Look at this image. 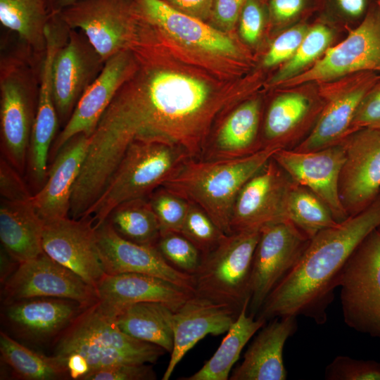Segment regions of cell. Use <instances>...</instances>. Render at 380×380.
<instances>
[{"instance_id": "obj_1", "label": "cell", "mask_w": 380, "mask_h": 380, "mask_svg": "<svg viewBox=\"0 0 380 380\" xmlns=\"http://www.w3.org/2000/svg\"><path fill=\"white\" fill-rule=\"evenodd\" d=\"M163 42L137 57L91 135L84 171L101 182L112 175L137 139H164L201 159L215 123L248 94L219 80L207 68Z\"/></svg>"}, {"instance_id": "obj_2", "label": "cell", "mask_w": 380, "mask_h": 380, "mask_svg": "<svg viewBox=\"0 0 380 380\" xmlns=\"http://www.w3.org/2000/svg\"><path fill=\"white\" fill-rule=\"evenodd\" d=\"M379 224L380 191L363 210L311 239L296 265L269 294L258 317L267 321L304 316L317 324L326 323L346 262Z\"/></svg>"}, {"instance_id": "obj_3", "label": "cell", "mask_w": 380, "mask_h": 380, "mask_svg": "<svg viewBox=\"0 0 380 380\" xmlns=\"http://www.w3.org/2000/svg\"><path fill=\"white\" fill-rule=\"evenodd\" d=\"M277 150L265 148L251 156L229 160L190 158L162 186L201 207L229 235L239 191Z\"/></svg>"}, {"instance_id": "obj_4", "label": "cell", "mask_w": 380, "mask_h": 380, "mask_svg": "<svg viewBox=\"0 0 380 380\" xmlns=\"http://www.w3.org/2000/svg\"><path fill=\"white\" fill-rule=\"evenodd\" d=\"M190 158L182 147L167 139L134 140L84 217L98 227L120 203L146 198L162 186Z\"/></svg>"}, {"instance_id": "obj_5", "label": "cell", "mask_w": 380, "mask_h": 380, "mask_svg": "<svg viewBox=\"0 0 380 380\" xmlns=\"http://www.w3.org/2000/svg\"><path fill=\"white\" fill-rule=\"evenodd\" d=\"M58 13L70 29L86 36L104 61L125 51L144 55L161 40L134 0H77Z\"/></svg>"}, {"instance_id": "obj_6", "label": "cell", "mask_w": 380, "mask_h": 380, "mask_svg": "<svg viewBox=\"0 0 380 380\" xmlns=\"http://www.w3.org/2000/svg\"><path fill=\"white\" fill-rule=\"evenodd\" d=\"M54 343L53 355L77 353L89 363V373L122 364L154 363L165 351L125 334L96 303L83 309Z\"/></svg>"}, {"instance_id": "obj_7", "label": "cell", "mask_w": 380, "mask_h": 380, "mask_svg": "<svg viewBox=\"0 0 380 380\" xmlns=\"http://www.w3.org/2000/svg\"><path fill=\"white\" fill-rule=\"evenodd\" d=\"M134 1L165 43L210 70L227 72L246 59L229 32L182 13L162 0Z\"/></svg>"}, {"instance_id": "obj_8", "label": "cell", "mask_w": 380, "mask_h": 380, "mask_svg": "<svg viewBox=\"0 0 380 380\" xmlns=\"http://www.w3.org/2000/svg\"><path fill=\"white\" fill-rule=\"evenodd\" d=\"M260 232H233L203 255L193 275L195 294L227 305L239 313L250 302L252 262Z\"/></svg>"}, {"instance_id": "obj_9", "label": "cell", "mask_w": 380, "mask_h": 380, "mask_svg": "<svg viewBox=\"0 0 380 380\" xmlns=\"http://www.w3.org/2000/svg\"><path fill=\"white\" fill-rule=\"evenodd\" d=\"M25 56L1 59L0 118L4 153L19 172L25 168L35 118L39 82Z\"/></svg>"}, {"instance_id": "obj_10", "label": "cell", "mask_w": 380, "mask_h": 380, "mask_svg": "<svg viewBox=\"0 0 380 380\" xmlns=\"http://www.w3.org/2000/svg\"><path fill=\"white\" fill-rule=\"evenodd\" d=\"M345 323L380 339V234L376 229L357 246L338 280Z\"/></svg>"}, {"instance_id": "obj_11", "label": "cell", "mask_w": 380, "mask_h": 380, "mask_svg": "<svg viewBox=\"0 0 380 380\" xmlns=\"http://www.w3.org/2000/svg\"><path fill=\"white\" fill-rule=\"evenodd\" d=\"M310 240L288 219L260 229L252 262L250 315H258L271 291L298 262Z\"/></svg>"}, {"instance_id": "obj_12", "label": "cell", "mask_w": 380, "mask_h": 380, "mask_svg": "<svg viewBox=\"0 0 380 380\" xmlns=\"http://www.w3.org/2000/svg\"><path fill=\"white\" fill-rule=\"evenodd\" d=\"M380 73V6L377 2L360 25L309 69L284 82L294 87L312 82H327L351 73Z\"/></svg>"}, {"instance_id": "obj_13", "label": "cell", "mask_w": 380, "mask_h": 380, "mask_svg": "<svg viewBox=\"0 0 380 380\" xmlns=\"http://www.w3.org/2000/svg\"><path fill=\"white\" fill-rule=\"evenodd\" d=\"M4 303L39 297L69 299L83 308L97 302L96 289L44 252L20 262L4 282Z\"/></svg>"}, {"instance_id": "obj_14", "label": "cell", "mask_w": 380, "mask_h": 380, "mask_svg": "<svg viewBox=\"0 0 380 380\" xmlns=\"http://www.w3.org/2000/svg\"><path fill=\"white\" fill-rule=\"evenodd\" d=\"M293 181L272 157L239 191L232 212V233L259 230L286 219V200Z\"/></svg>"}, {"instance_id": "obj_15", "label": "cell", "mask_w": 380, "mask_h": 380, "mask_svg": "<svg viewBox=\"0 0 380 380\" xmlns=\"http://www.w3.org/2000/svg\"><path fill=\"white\" fill-rule=\"evenodd\" d=\"M343 144L346 159L339 179V196L348 216L366 208L380 191V128H363Z\"/></svg>"}, {"instance_id": "obj_16", "label": "cell", "mask_w": 380, "mask_h": 380, "mask_svg": "<svg viewBox=\"0 0 380 380\" xmlns=\"http://www.w3.org/2000/svg\"><path fill=\"white\" fill-rule=\"evenodd\" d=\"M43 251L95 289L106 274L90 217H65L44 224Z\"/></svg>"}, {"instance_id": "obj_17", "label": "cell", "mask_w": 380, "mask_h": 380, "mask_svg": "<svg viewBox=\"0 0 380 380\" xmlns=\"http://www.w3.org/2000/svg\"><path fill=\"white\" fill-rule=\"evenodd\" d=\"M137 67V57L127 51L119 52L105 61L99 75L85 90L53 143L50 151L51 156H56L73 137L80 134L89 136L93 134L116 94Z\"/></svg>"}, {"instance_id": "obj_18", "label": "cell", "mask_w": 380, "mask_h": 380, "mask_svg": "<svg viewBox=\"0 0 380 380\" xmlns=\"http://www.w3.org/2000/svg\"><path fill=\"white\" fill-rule=\"evenodd\" d=\"M104 63L81 31L69 29L68 39L58 51L53 65V99L59 120L67 122Z\"/></svg>"}, {"instance_id": "obj_19", "label": "cell", "mask_w": 380, "mask_h": 380, "mask_svg": "<svg viewBox=\"0 0 380 380\" xmlns=\"http://www.w3.org/2000/svg\"><path fill=\"white\" fill-rule=\"evenodd\" d=\"M272 158L296 183L319 196L329 207L337 222L349 216L339 196V179L346 159L343 142L313 151L278 149Z\"/></svg>"}, {"instance_id": "obj_20", "label": "cell", "mask_w": 380, "mask_h": 380, "mask_svg": "<svg viewBox=\"0 0 380 380\" xmlns=\"http://www.w3.org/2000/svg\"><path fill=\"white\" fill-rule=\"evenodd\" d=\"M106 274L139 273L159 277L195 293L194 276L176 269L156 246L141 245L119 235L108 220L95 227Z\"/></svg>"}, {"instance_id": "obj_21", "label": "cell", "mask_w": 380, "mask_h": 380, "mask_svg": "<svg viewBox=\"0 0 380 380\" xmlns=\"http://www.w3.org/2000/svg\"><path fill=\"white\" fill-rule=\"evenodd\" d=\"M46 44L42 56L35 118L30 144V164L37 182L47 175L49 153L56 134L58 116L55 106L52 72L56 55L65 43L67 34L57 26H50L46 32Z\"/></svg>"}, {"instance_id": "obj_22", "label": "cell", "mask_w": 380, "mask_h": 380, "mask_svg": "<svg viewBox=\"0 0 380 380\" xmlns=\"http://www.w3.org/2000/svg\"><path fill=\"white\" fill-rule=\"evenodd\" d=\"M96 305L115 319L125 307L140 302H157L173 311L194 293L163 279L139 273L106 274L96 288Z\"/></svg>"}, {"instance_id": "obj_23", "label": "cell", "mask_w": 380, "mask_h": 380, "mask_svg": "<svg viewBox=\"0 0 380 380\" xmlns=\"http://www.w3.org/2000/svg\"><path fill=\"white\" fill-rule=\"evenodd\" d=\"M239 312L232 307L194 294L173 311V348L163 380H168L186 353L208 334L227 332Z\"/></svg>"}, {"instance_id": "obj_24", "label": "cell", "mask_w": 380, "mask_h": 380, "mask_svg": "<svg viewBox=\"0 0 380 380\" xmlns=\"http://www.w3.org/2000/svg\"><path fill=\"white\" fill-rule=\"evenodd\" d=\"M379 80L376 72H359L349 87L327 94V101L315 126L293 150L313 151L341 144L352 134L351 123L359 104Z\"/></svg>"}, {"instance_id": "obj_25", "label": "cell", "mask_w": 380, "mask_h": 380, "mask_svg": "<svg viewBox=\"0 0 380 380\" xmlns=\"http://www.w3.org/2000/svg\"><path fill=\"white\" fill-rule=\"evenodd\" d=\"M83 309L69 299L32 298L5 303L4 319L18 336L44 343L56 339Z\"/></svg>"}, {"instance_id": "obj_26", "label": "cell", "mask_w": 380, "mask_h": 380, "mask_svg": "<svg viewBox=\"0 0 380 380\" xmlns=\"http://www.w3.org/2000/svg\"><path fill=\"white\" fill-rule=\"evenodd\" d=\"M210 132L201 160H229L263 149L260 127L262 103L258 98L243 101L227 111Z\"/></svg>"}, {"instance_id": "obj_27", "label": "cell", "mask_w": 380, "mask_h": 380, "mask_svg": "<svg viewBox=\"0 0 380 380\" xmlns=\"http://www.w3.org/2000/svg\"><path fill=\"white\" fill-rule=\"evenodd\" d=\"M90 139L80 134L67 141L55 156L46 184L32 196V204L44 224L68 217L73 188Z\"/></svg>"}, {"instance_id": "obj_28", "label": "cell", "mask_w": 380, "mask_h": 380, "mask_svg": "<svg viewBox=\"0 0 380 380\" xmlns=\"http://www.w3.org/2000/svg\"><path fill=\"white\" fill-rule=\"evenodd\" d=\"M324 106L300 92L276 96L266 111L262 132V147L293 150L310 134Z\"/></svg>"}, {"instance_id": "obj_29", "label": "cell", "mask_w": 380, "mask_h": 380, "mask_svg": "<svg viewBox=\"0 0 380 380\" xmlns=\"http://www.w3.org/2000/svg\"><path fill=\"white\" fill-rule=\"evenodd\" d=\"M297 317L272 319L264 325L243 355L230 380H286L283 350L287 339L297 330Z\"/></svg>"}, {"instance_id": "obj_30", "label": "cell", "mask_w": 380, "mask_h": 380, "mask_svg": "<svg viewBox=\"0 0 380 380\" xmlns=\"http://www.w3.org/2000/svg\"><path fill=\"white\" fill-rule=\"evenodd\" d=\"M44 223L37 213L32 198L25 201L1 200V242L4 250L17 263L44 252Z\"/></svg>"}, {"instance_id": "obj_31", "label": "cell", "mask_w": 380, "mask_h": 380, "mask_svg": "<svg viewBox=\"0 0 380 380\" xmlns=\"http://www.w3.org/2000/svg\"><path fill=\"white\" fill-rule=\"evenodd\" d=\"M249 301L241 308L220 346L203 367L182 380H227L246 343L266 323V320L248 314Z\"/></svg>"}, {"instance_id": "obj_32", "label": "cell", "mask_w": 380, "mask_h": 380, "mask_svg": "<svg viewBox=\"0 0 380 380\" xmlns=\"http://www.w3.org/2000/svg\"><path fill=\"white\" fill-rule=\"evenodd\" d=\"M173 310L157 302H140L123 308L115 321L128 336L157 345L171 353L173 348Z\"/></svg>"}, {"instance_id": "obj_33", "label": "cell", "mask_w": 380, "mask_h": 380, "mask_svg": "<svg viewBox=\"0 0 380 380\" xmlns=\"http://www.w3.org/2000/svg\"><path fill=\"white\" fill-rule=\"evenodd\" d=\"M50 13L49 0H0L1 23L37 56H43L46 49Z\"/></svg>"}, {"instance_id": "obj_34", "label": "cell", "mask_w": 380, "mask_h": 380, "mask_svg": "<svg viewBox=\"0 0 380 380\" xmlns=\"http://www.w3.org/2000/svg\"><path fill=\"white\" fill-rule=\"evenodd\" d=\"M0 355L1 362L18 379L55 380L69 377L65 364L60 358L36 352L4 331L0 333Z\"/></svg>"}, {"instance_id": "obj_35", "label": "cell", "mask_w": 380, "mask_h": 380, "mask_svg": "<svg viewBox=\"0 0 380 380\" xmlns=\"http://www.w3.org/2000/svg\"><path fill=\"white\" fill-rule=\"evenodd\" d=\"M107 220L119 235L134 243L156 246L160 236L157 217L147 197L120 203Z\"/></svg>"}, {"instance_id": "obj_36", "label": "cell", "mask_w": 380, "mask_h": 380, "mask_svg": "<svg viewBox=\"0 0 380 380\" xmlns=\"http://www.w3.org/2000/svg\"><path fill=\"white\" fill-rule=\"evenodd\" d=\"M285 213L286 218L310 239L320 231L339 223L319 196L294 181L287 194Z\"/></svg>"}, {"instance_id": "obj_37", "label": "cell", "mask_w": 380, "mask_h": 380, "mask_svg": "<svg viewBox=\"0 0 380 380\" xmlns=\"http://www.w3.org/2000/svg\"><path fill=\"white\" fill-rule=\"evenodd\" d=\"M331 39V30L325 25L317 24L309 29L296 53L275 74L270 83L282 84L298 74L326 51Z\"/></svg>"}, {"instance_id": "obj_38", "label": "cell", "mask_w": 380, "mask_h": 380, "mask_svg": "<svg viewBox=\"0 0 380 380\" xmlns=\"http://www.w3.org/2000/svg\"><path fill=\"white\" fill-rule=\"evenodd\" d=\"M180 234L189 239L203 255L215 248L227 235L204 210L191 202Z\"/></svg>"}, {"instance_id": "obj_39", "label": "cell", "mask_w": 380, "mask_h": 380, "mask_svg": "<svg viewBox=\"0 0 380 380\" xmlns=\"http://www.w3.org/2000/svg\"><path fill=\"white\" fill-rule=\"evenodd\" d=\"M148 198L157 217L160 235L180 233L189 202L164 186L156 189Z\"/></svg>"}, {"instance_id": "obj_40", "label": "cell", "mask_w": 380, "mask_h": 380, "mask_svg": "<svg viewBox=\"0 0 380 380\" xmlns=\"http://www.w3.org/2000/svg\"><path fill=\"white\" fill-rule=\"evenodd\" d=\"M156 247L170 265L191 275L196 273L202 261L201 251L180 233L161 234Z\"/></svg>"}, {"instance_id": "obj_41", "label": "cell", "mask_w": 380, "mask_h": 380, "mask_svg": "<svg viewBox=\"0 0 380 380\" xmlns=\"http://www.w3.org/2000/svg\"><path fill=\"white\" fill-rule=\"evenodd\" d=\"M327 380H380V362L336 356L325 368Z\"/></svg>"}, {"instance_id": "obj_42", "label": "cell", "mask_w": 380, "mask_h": 380, "mask_svg": "<svg viewBox=\"0 0 380 380\" xmlns=\"http://www.w3.org/2000/svg\"><path fill=\"white\" fill-rule=\"evenodd\" d=\"M308 30L305 25H297L278 36L264 57V66L272 67L290 59L299 47Z\"/></svg>"}, {"instance_id": "obj_43", "label": "cell", "mask_w": 380, "mask_h": 380, "mask_svg": "<svg viewBox=\"0 0 380 380\" xmlns=\"http://www.w3.org/2000/svg\"><path fill=\"white\" fill-rule=\"evenodd\" d=\"M267 13L265 0L246 1L238 21L241 36L245 42L252 44L258 41Z\"/></svg>"}, {"instance_id": "obj_44", "label": "cell", "mask_w": 380, "mask_h": 380, "mask_svg": "<svg viewBox=\"0 0 380 380\" xmlns=\"http://www.w3.org/2000/svg\"><path fill=\"white\" fill-rule=\"evenodd\" d=\"M149 363L122 364L89 373L84 380H153L156 374Z\"/></svg>"}, {"instance_id": "obj_45", "label": "cell", "mask_w": 380, "mask_h": 380, "mask_svg": "<svg viewBox=\"0 0 380 380\" xmlns=\"http://www.w3.org/2000/svg\"><path fill=\"white\" fill-rule=\"evenodd\" d=\"M363 128H380V80L359 104L351 123V132Z\"/></svg>"}, {"instance_id": "obj_46", "label": "cell", "mask_w": 380, "mask_h": 380, "mask_svg": "<svg viewBox=\"0 0 380 380\" xmlns=\"http://www.w3.org/2000/svg\"><path fill=\"white\" fill-rule=\"evenodd\" d=\"M0 193L1 199L25 201L32 198L19 172L5 158L0 163Z\"/></svg>"}, {"instance_id": "obj_47", "label": "cell", "mask_w": 380, "mask_h": 380, "mask_svg": "<svg viewBox=\"0 0 380 380\" xmlns=\"http://www.w3.org/2000/svg\"><path fill=\"white\" fill-rule=\"evenodd\" d=\"M246 1L214 0L209 23L225 32L232 30Z\"/></svg>"}, {"instance_id": "obj_48", "label": "cell", "mask_w": 380, "mask_h": 380, "mask_svg": "<svg viewBox=\"0 0 380 380\" xmlns=\"http://www.w3.org/2000/svg\"><path fill=\"white\" fill-rule=\"evenodd\" d=\"M311 0H267L268 15L275 22L292 20L305 12Z\"/></svg>"}, {"instance_id": "obj_49", "label": "cell", "mask_w": 380, "mask_h": 380, "mask_svg": "<svg viewBox=\"0 0 380 380\" xmlns=\"http://www.w3.org/2000/svg\"><path fill=\"white\" fill-rule=\"evenodd\" d=\"M172 8L205 22L210 20L214 0H162Z\"/></svg>"}, {"instance_id": "obj_50", "label": "cell", "mask_w": 380, "mask_h": 380, "mask_svg": "<svg viewBox=\"0 0 380 380\" xmlns=\"http://www.w3.org/2000/svg\"><path fill=\"white\" fill-rule=\"evenodd\" d=\"M327 4L341 15L349 18L362 19L376 1L371 0H324Z\"/></svg>"}, {"instance_id": "obj_51", "label": "cell", "mask_w": 380, "mask_h": 380, "mask_svg": "<svg viewBox=\"0 0 380 380\" xmlns=\"http://www.w3.org/2000/svg\"><path fill=\"white\" fill-rule=\"evenodd\" d=\"M60 359L65 364L69 377L72 379L84 380L90 372L87 360L77 353H69Z\"/></svg>"}, {"instance_id": "obj_52", "label": "cell", "mask_w": 380, "mask_h": 380, "mask_svg": "<svg viewBox=\"0 0 380 380\" xmlns=\"http://www.w3.org/2000/svg\"><path fill=\"white\" fill-rule=\"evenodd\" d=\"M77 1V0H49L50 12H58Z\"/></svg>"}, {"instance_id": "obj_53", "label": "cell", "mask_w": 380, "mask_h": 380, "mask_svg": "<svg viewBox=\"0 0 380 380\" xmlns=\"http://www.w3.org/2000/svg\"><path fill=\"white\" fill-rule=\"evenodd\" d=\"M376 230L379 232V233L380 234V224L379 225V227L376 228Z\"/></svg>"}, {"instance_id": "obj_54", "label": "cell", "mask_w": 380, "mask_h": 380, "mask_svg": "<svg viewBox=\"0 0 380 380\" xmlns=\"http://www.w3.org/2000/svg\"><path fill=\"white\" fill-rule=\"evenodd\" d=\"M377 4H378L379 6H380V0H377Z\"/></svg>"}]
</instances>
